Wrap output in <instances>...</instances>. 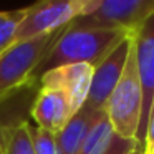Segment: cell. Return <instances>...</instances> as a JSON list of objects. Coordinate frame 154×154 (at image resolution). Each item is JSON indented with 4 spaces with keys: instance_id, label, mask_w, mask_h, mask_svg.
<instances>
[{
    "instance_id": "obj_3",
    "label": "cell",
    "mask_w": 154,
    "mask_h": 154,
    "mask_svg": "<svg viewBox=\"0 0 154 154\" xmlns=\"http://www.w3.org/2000/svg\"><path fill=\"white\" fill-rule=\"evenodd\" d=\"M66 27L25 42H15L0 53V94L35 78L40 61Z\"/></svg>"
},
{
    "instance_id": "obj_1",
    "label": "cell",
    "mask_w": 154,
    "mask_h": 154,
    "mask_svg": "<svg viewBox=\"0 0 154 154\" xmlns=\"http://www.w3.org/2000/svg\"><path fill=\"white\" fill-rule=\"evenodd\" d=\"M128 35L129 32L76 28L66 25L63 33L57 38L45 58L40 61L35 71V78L65 65L85 63L93 68L98 66Z\"/></svg>"
},
{
    "instance_id": "obj_17",
    "label": "cell",
    "mask_w": 154,
    "mask_h": 154,
    "mask_svg": "<svg viewBox=\"0 0 154 154\" xmlns=\"http://www.w3.org/2000/svg\"><path fill=\"white\" fill-rule=\"evenodd\" d=\"M143 146L146 154H154V113L149 116V123H147L146 137H144Z\"/></svg>"
},
{
    "instance_id": "obj_14",
    "label": "cell",
    "mask_w": 154,
    "mask_h": 154,
    "mask_svg": "<svg viewBox=\"0 0 154 154\" xmlns=\"http://www.w3.org/2000/svg\"><path fill=\"white\" fill-rule=\"evenodd\" d=\"M25 14H27V8L0 12V53L14 43L17 28L23 20Z\"/></svg>"
},
{
    "instance_id": "obj_6",
    "label": "cell",
    "mask_w": 154,
    "mask_h": 154,
    "mask_svg": "<svg viewBox=\"0 0 154 154\" xmlns=\"http://www.w3.org/2000/svg\"><path fill=\"white\" fill-rule=\"evenodd\" d=\"M133 37L137 73H139L141 90H143V113H141L136 143L143 144L146 137V129L154 98V14L133 32Z\"/></svg>"
},
{
    "instance_id": "obj_4",
    "label": "cell",
    "mask_w": 154,
    "mask_h": 154,
    "mask_svg": "<svg viewBox=\"0 0 154 154\" xmlns=\"http://www.w3.org/2000/svg\"><path fill=\"white\" fill-rule=\"evenodd\" d=\"M154 14V0H94L86 14L76 17L70 27L134 32Z\"/></svg>"
},
{
    "instance_id": "obj_13",
    "label": "cell",
    "mask_w": 154,
    "mask_h": 154,
    "mask_svg": "<svg viewBox=\"0 0 154 154\" xmlns=\"http://www.w3.org/2000/svg\"><path fill=\"white\" fill-rule=\"evenodd\" d=\"M113 134L114 133L113 128H111V123L108 119L106 113L103 111L98 116V119L94 121V124L90 128L76 154H103L109 146Z\"/></svg>"
},
{
    "instance_id": "obj_18",
    "label": "cell",
    "mask_w": 154,
    "mask_h": 154,
    "mask_svg": "<svg viewBox=\"0 0 154 154\" xmlns=\"http://www.w3.org/2000/svg\"><path fill=\"white\" fill-rule=\"evenodd\" d=\"M129 154H146V152H144V146H143V144H139V143H137L136 146H134V149L131 151Z\"/></svg>"
},
{
    "instance_id": "obj_16",
    "label": "cell",
    "mask_w": 154,
    "mask_h": 154,
    "mask_svg": "<svg viewBox=\"0 0 154 154\" xmlns=\"http://www.w3.org/2000/svg\"><path fill=\"white\" fill-rule=\"evenodd\" d=\"M136 144L137 143L133 139H124V137H119L118 134H113L109 146L103 154H129Z\"/></svg>"
},
{
    "instance_id": "obj_10",
    "label": "cell",
    "mask_w": 154,
    "mask_h": 154,
    "mask_svg": "<svg viewBox=\"0 0 154 154\" xmlns=\"http://www.w3.org/2000/svg\"><path fill=\"white\" fill-rule=\"evenodd\" d=\"M38 78H30L23 85L0 94V134L7 126L27 121L38 93Z\"/></svg>"
},
{
    "instance_id": "obj_8",
    "label": "cell",
    "mask_w": 154,
    "mask_h": 154,
    "mask_svg": "<svg viewBox=\"0 0 154 154\" xmlns=\"http://www.w3.org/2000/svg\"><path fill=\"white\" fill-rule=\"evenodd\" d=\"M93 70H94L93 66L85 63L65 65V66L53 68V70L40 75L38 83H40V86L57 88V90L63 91L66 94L68 101H70L71 111L75 114L86 103Z\"/></svg>"
},
{
    "instance_id": "obj_19",
    "label": "cell",
    "mask_w": 154,
    "mask_h": 154,
    "mask_svg": "<svg viewBox=\"0 0 154 154\" xmlns=\"http://www.w3.org/2000/svg\"><path fill=\"white\" fill-rule=\"evenodd\" d=\"M154 113V98H152V106H151V114H152ZM151 114H149V116H151Z\"/></svg>"
},
{
    "instance_id": "obj_20",
    "label": "cell",
    "mask_w": 154,
    "mask_h": 154,
    "mask_svg": "<svg viewBox=\"0 0 154 154\" xmlns=\"http://www.w3.org/2000/svg\"><path fill=\"white\" fill-rule=\"evenodd\" d=\"M0 154H4V152H2V149H0Z\"/></svg>"
},
{
    "instance_id": "obj_5",
    "label": "cell",
    "mask_w": 154,
    "mask_h": 154,
    "mask_svg": "<svg viewBox=\"0 0 154 154\" xmlns=\"http://www.w3.org/2000/svg\"><path fill=\"white\" fill-rule=\"evenodd\" d=\"M93 4L94 0H45L30 5L17 28L14 43L60 30L76 17L86 14Z\"/></svg>"
},
{
    "instance_id": "obj_11",
    "label": "cell",
    "mask_w": 154,
    "mask_h": 154,
    "mask_svg": "<svg viewBox=\"0 0 154 154\" xmlns=\"http://www.w3.org/2000/svg\"><path fill=\"white\" fill-rule=\"evenodd\" d=\"M101 113L103 111H93L86 106H83L78 113H75L71 119L66 123V126L58 134H55L57 154H76L90 128L94 124V121Z\"/></svg>"
},
{
    "instance_id": "obj_15",
    "label": "cell",
    "mask_w": 154,
    "mask_h": 154,
    "mask_svg": "<svg viewBox=\"0 0 154 154\" xmlns=\"http://www.w3.org/2000/svg\"><path fill=\"white\" fill-rule=\"evenodd\" d=\"M33 144L35 154H57V146H55V136L48 131L42 129L38 126H28Z\"/></svg>"
},
{
    "instance_id": "obj_12",
    "label": "cell",
    "mask_w": 154,
    "mask_h": 154,
    "mask_svg": "<svg viewBox=\"0 0 154 154\" xmlns=\"http://www.w3.org/2000/svg\"><path fill=\"white\" fill-rule=\"evenodd\" d=\"M30 121L7 126L0 134V149L4 154H35L30 137Z\"/></svg>"
},
{
    "instance_id": "obj_2",
    "label": "cell",
    "mask_w": 154,
    "mask_h": 154,
    "mask_svg": "<svg viewBox=\"0 0 154 154\" xmlns=\"http://www.w3.org/2000/svg\"><path fill=\"white\" fill-rule=\"evenodd\" d=\"M104 113L109 119L114 134L124 139L136 141L141 123V113H143V90H141L139 73H137L133 33H131V47L128 53L126 66L114 91L108 100Z\"/></svg>"
},
{
    "instance_id": "obj_21",
    "label": "cell",
    "mask_w": 154,
    "mask_h": 154,
    "mask_svg": "<svg viewBox=\"0 0 154 154\" xmlns=\"http://www.w3.org/2000/svg\"><path fill=\"white\" fill-rule=\"evenodd\" d=\"M2 94H4V93H2Z\"/></svg>"
},
{
    "instance_id": "obj_7",
    "label": "cell",
    "mask_w": 154,
    "mask_h": 154,
    "mask_svg": "<svg viewBox=\"0 0 154 154\" xmlns=\"http://www.w3.org/2000/svg\"><path fill=\"white\" fill-rule=\"evenodd\" d=\"M129 47H131V33L98 66H94L88 98L83 106L90 108L93 111H104L108 100H109L111 93L114 91V88H116L118 81H119L121 75L124 71Z\"/></svg>"
},
{
    "instance_id": "obj_9",
    "label": "cell",
    "mask_w": 154,
    "mask_h": 154,
    "mask_svg": "<svg viewBox=\"0 0 154 154\" xmlns=\"http://www.w3.org/2000/svg\"><path fill=\"white\" fill-rule=\"evenodd\" d=\"M71 116L73 111L63 91L47 86L38 88V93L30 109V118L37 123L38 128L55 136L66 126Z\"/></svg>"
}]
</instances>
